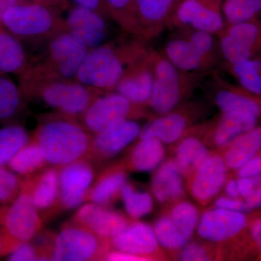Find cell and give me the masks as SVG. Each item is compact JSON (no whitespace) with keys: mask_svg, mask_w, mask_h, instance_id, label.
Instances as JSON below:
<instances>
[{"mask_svg":"<svg viewBox=\"0 0 261 261\" xmlns=\"http://www.w3.org/2000/svg\"><path fill=\"white\" fill-rule=\"evenodd\" d=\"M19 82L24 97L40 99L57 113L78 120L92 101L104 92L75 80L54 76L34 62H29L28 68L19 75Z\"/></svg>","mask_w":261,"mask_h":261,"instance_id":"1","label":"cell"},{"mask_svg":"<svg viewBox=\"0 0 261 261\" xmlns=\"http://www.w3.org/2000/svg\"><path fill=\"white\" fill-rule=\"evenodd\" d=\"M93 137L76 118L57 113L41 120L32 139L47 164L60 168L87 159Z\"/></svg>","mask_w":261,"mask_h":261,"instance_id":"2","label":"cell"},{"mask_svg":"<svg viewBox=\"0 0 261 261\" xmlns=\"http://www.w3.org/2000/svg\"><path fill=\"white\" fill-rule=\"evenodd\" d=\"M144 59L136 44L116 46L103 44L90 49L75 80L104 92H112L130 67Z\"/></svg>","mask_w":261,"mask_h":261,"instance_id":"3","label":"cell"},{"mask_svg":"<svg viewBox=\"0 0 261 261\" xmlns=\"http://www.w3.org/2000/svg\"><path fill=\"white\" fill-rule=\"evenodd\" d=\"M59 11L46 5L20 2L6 12L3 25L18 39L49 41L66 30Z\"/></svg>","mask_w":261,"mask_h":261,"instance_id":"4","label":"cell"},{"mask_svg":"<svg viewBox=\"0 0 261 261\" xmlns=\"http://www.w3.org/2000/svg\"><path fill=\"white\" fill-rule=\"evenodd\" d=\"M43 219L25 187L11 205L0 208V235L3 255L37 236L42 229Z\"/></svg>","mask_w":261,"mask_h":261,"instance_id":"5","label":"cell"},{"mask_svg":"<svg viewBox=\"0 0 261 261\" xmlns=\"http://www.w3.org/2000/svg\"><path fill=\"white\" fill-rule=\"evenodd\" d=\"M111 248L110 240L99 238L87 228L70 221L55 235L50 260H106Z\"/></svg>","mask_w":261,"mask_h":261,"instance_id":"6","label":"cell"},{"mask_svg":"<svg viewBox=\"0 0 261 261\" xmlns=\"http://www.w3.org/2000/svg\"><path fill=\"white\" fill-rule=\"evenodd\" d=\"M89 50L85 44L65 30L49 39L45 53L34 62L49 74L75 80Z\"/></svg>","mask_w":261,"mask_h":261,"instance_id":"7","label":"cell"},{"mask_svg":"<svg viewBox=\"0 0 261 261\" xmlns=\"http://www.w3.org/2000/svg\"><path fill=\"white\" fill-rule=\"evenodd\" d=\"M199 220L200 213L195 205L182 200L159 218L152 228L161 247L179 250L192 240Z\"/></svg>","mask_w":261,"mask_h":261,"instance_id":"8","label":"cell"},{"mask_svg":"<svg viewBox=\"0 0 261 261\" xmlns=\"http://www.w3.org/2000/svg\"><path fill=\"white\" fill-rule=\"evenodd\" d=\"M137 107L117 92H104L92 101L79 121L89 133L97 135L132 119L137 114Z\"/></svg>","mask_w":261,"mask_h":261,"instance_id":"9","label":"cell"},{"mask_svg":"<svg viewBox=\"0 0 261 261\" xmlns=\"http://www.w3.org/2000/svg\"><path fill=\"white\" fill-rule=\"evenodd\" d=\"M154 82L149 105L159 116L173 111L184 93L183 78L167 58L159 55L151 57Z\"/></svg>","mask_w":261,"mask_h":261,"instance_id":"10","label":"cell"},{"mask_svg":"<svg viewBox=\"0 0 261 261\" xmlns=\"http://www.w3.org/2000/svg\"><path fill=\"white\" fill-rule=\"evenodd\" d=\"M59 207L70 210L85 201L94 178V168L88 159H82L58 168Z\"/></svg>","mask_w":261,"mask_h":261,"instance_id":"11","label":"cell"},{"mask_svg":"<svg viewBox=\"0 0 261 261\" xmlns=\"http://www.w3.org/2000/svg\"><path fill=\"white\" fill-rule=\"evenodd\" d=\"M248 224L246 214L215 207L200 218L197 234L210 243H223L238 236Z\"/></svg>","mask_w":261,"mask_h":261,"instance_id":"12","label":"cell"},{"mask_svg":"<svg viewBox=\"0 0 261 261\" xmlns=\"http://www.w3.org/2000/svg\"><path fill=\"white\" fill-rule=\"evenodd\" d=\"M223 0H182L176 7V20L197 31L215 34L224 27Z\"/></svg>","mask_w":261,"mask_h":261,"instance_id":"13","label":"cell"},{"mask_svg":"<svg viewBox=\"0 0 261 261\" xmlns=\"http://www.w3.org/2000/svg\"><path fill=\"white\" fill-rule=\"evenodd\" d=\"M228 170L222 155L211 154L190 178L194 199L202 205L214 200L227 181Z\"/></svg>","mask_w":261,"mask_h":261,"instance_id":"14","label":"cell"},{"mask_svg":"<svg viewBox=\"0 0 261 261\" xmlns=\"http://www.w3.org/2000/svg\"><path fill=\"white\" fill-rule=\"evenodd\" d=\"M71 221L108 240L121 233L132 223L121 213L92 202L81 207Z\"/></svg>","mask_w":261,"mask_h":261,"instance_id":"15","label":"cell"},{"mask_svg":"<svg viewBox=\"0 0 261 261\" xmlns=\"http://www.w3.org/2000/svg\"><path fill=\"white\" fill-rule=\"evenodd\" d=\"M105 17L82 5L70 9L65 19L66 30L89 49L102 45L108 36Z\"/></svg>","mask_w":261,"mask_h":261,"instance_id":"16","label":"cell"},{"mask_svg":"<svg viewBox=\"0 0 261 261\" xmlns=\"http://www.w3.org/2000/svg\"><path fill=\"white\" fill-rule=\"evenodd\" d=\"M141 130L137 122L128 119L111 129L94 135L87 159L106 161L112 159L137 140Z\"/></svg>","mask_w":261,"mask_h":261,"instance_id":"17","label":"cell"},{"mask_svg":"<svg viewBox=\"0 0 261 261\" xmlns=\"http://www.w3.org/2000/svg\"><path fill=\"white\" fill-rule=\"evenodd\" d=\"M153 82L152 59L144 58L127 70L114 90L139 107L149 104Z\"/></svg>","mask_w":261,"mask_h":261,"instance_id":"18","label":"cell"},{"mask_svg":"<svg viewBox=\"0 0 261 261\" xmlns=\"http://www.w3.org/2000/svg\"><path fill=\"white\" fill-rule=\"evenodd\" d=\"M110 243L114 250L148 259L152 258L160 247L153 228L139 221H132L123 231L111 239Z\"/></svg>","mask_w":261,"mask_h":261,"instance_id":"19","label":"cell"},{"mask_svg":"<svg viewBox=\"0 0 261 261\" xmlns=\"http://www.w3.org/2000/svg\"><path fill=\"white\" fill-rule=\"evenodd\" d=\"M23 186L32 197L38 211L42 216L48 211L59 207V176L58 168L42 169L32 177L25 178Z\"/></svg>","mask_w":261,"mask_h":261,"instance_id":"20","label":"cell"},{"mask_svg":"<svg viewBox=\"0 0 261 261\" xmlns=\"http://www.w3.org/2000/svg\"><path fill=\"white\" fill-rule=\"evenodd\" d=\"M151 189L154 198L161 203L178 200L185 196L183 176L174 160L161 163L154 173Z\"/></svg>","mask_w":261,"mask_h":261,"instance_id":"21","label":"cell"},{"mask_svg":"<svg viewBox=\"0 0 261 261\" xmlns=\"http://www.w3.org/2000/svg\"><path fill=\"white\" fill-rule=\"evenodd\" d=\"M189 126V120L183 113L171 112L160 116L141 130L140 140L156 138L163 144L175 143L183 137Z\"/></svg>","mask_w":261,"mask_h":261,"instance_id":"22","label":"cell"},{"mask_svg":"<svg viewBox=\"0 0 261 261\" xmlns=\"http://www.w3.org/2000/svg\"><path fill=\"white\" fill-rule=\"evenodd\" d=\"M126 182L127 175L123 166L110 168L92 183L85 201L99 205H111L121 197L122 188Z\"/></svg>","mask_w":261,"mask_h":261,"instance_id":"23","label":"cell"},{"mask_svg":"<svg viewBox=\"0 0 261 261\" xmlns=\"http://www.w3.org/2000/svg\"><path fill=\"white\" fill-rule=\"evenodd\" d=\"M257 118L250 113H222L213 130L214 145L226 147L240 135L255 128Z\"/></svg>","mask_w":261,"mask_h":261,"instance_id":"24","label":"cell"},{"mask_svg":"<svg viewBox=\"0 0 261 261\" xmlns=\"http://www.w3.org/2000/svg\"><path fill=\"white\" fill-rule=\"evenodd\" d=\"M223 159L228 169L238 171L247 161L260 152L261 129L256 126L253 129L240 135L226 147Z\"/></svg>","mask_w":261,"mask_h":261,"instance_id":"25","label":"cell"},{"mask_svg":"<svg viewBox=\"0 0 261 261\" xmlns=\"http://www.w3.org/2000/svg\"><path fill=\"white\" fill-rule=\"evenodd\" d=\"M164 144L156 138L140 140L130 152L127 168L139 172H150L157 169L164 161Z\"/></svg>","mask_w":261,"mask_h":261,"instance_id":"26","label":"cell"},{"mask_svg":"<svg viewBox=\"0 0 261 261\" xmlns=\"http://www.w3.org/2000/svg\"><path fill=\"white\" fill-rule=\"evenodd\" d=\"M205 144L194 137H187L180 141L174 160L182 176L190 178L210 155Z\"/></svg>","mask_w":261,"mask_h":261,"instance_id":"27","label":"cell"},{"mask_svg":"<svg viewBox=\"0 0 261 261\" xmlns=\"http://www.w3.org/2000/svg\"><path fill=\"white\" fill-rule=\"evenodd\" d=\"M29 62L18 38L0 27V71L20 75Z\"/></svg>","mask_w":261,"mask_h":261,"instance_id":"28","label":"cell"},{"mask_svg":"<svg viewBox=\"0 0 261 261\" xmlns=\"http://www.w3.org/2000/svg\"><path fill=\"white\" fill-rule=\"evenodd\" d=\"M178 0H135L136 12L142 34L166 21Z\"/></svg>","mask_w":261,"mask_h":261,"instance_id":"29","label":"cell"},{"mask_svg":"<svg viewBox=\"0 0 261 261\" xmlns=\"http://www.w3.org/2000/svg\"><path fill=\"white\" fill-rule=\"evenodd\" d=\"M8 164L13 172L29 178L44 169L47 163L39 146L31 138L28 143L12 158Z\"/></svg>","mask_w":261,"mask_h":261,"instance_id":"30","label":"cell"},{"mask_svg":"<svg viewBox=\"0 0 261 261\" xmlns=\"http://www.w3.org/2000/svg\"><path fill=\"white\" fill-rule=\"evenodd\" d=\"M166 55L168 61L181 71L199 69L206 61L191 43L185 39L170 41L166 46Z\"/></svg>","mask_w":261,"mask_h":261,"instance_id":"31","label":"cell"},{"mask_svg":"<svg viewBox=\"0 0 261 261\" xmlns=\"http://www.w3.org/2000/svg\"><path fill=\"white\" fill-rule=\"evenodd\" d=\"M215 101L222 113H250L257 118L260 115V104L257 98L240 91L222 89L216 94Z\"/></svg>","mask_w":261,"mask_h":261,"instance_id":"32","label":"cell"},{"mask_svg":"<svg viewBox=\"0 0 261 261\" xmlns=\"http://www.w3.org/2000/svg\"><path fill=\"white\" fill-rule=\"evenodd\" d=\"M108 14L126 32L142 34L136 12L135 0H103Z\"/></svg>","mask_w":261,"mask_h":261,"instance_id":"33","label":"cell"},{"mask_svg":"<svg viewBox=\"0 0 261 261\" xmlns=\"http://www.w3.org/2000/svg\"><path fill=\"white\" fill-rule=\"evenodd\" d=\"M221 10L229 25L252 21L260 13L261 0H223Z\"/></svg>","mask_w":261,"mask_h":261,"instance_id":"34","label":"cell"},{"mask_svg":"<svg viewBox=\"0 0 261 261\" xmlns=\"http://www.w3.org/2000/svg\"><path fill=\"white\" fill-rule=\"evenodd\" d=\"M121 197L124 204L125 210L133 221L150 214L153 209V198L148 192L135 190L130 184H125L122 188Z\"/></svg>","mask_w":261,"mask_h":261,"instance_id":"35","label":"cell"},{"mask_svg":"<svg viewBox=\"0 0 261 261\" xmlns=\"http://www.w3.org/2000/svg\"><path fill=\"white\" fill-rule=\"evenodd\" d=\"M30 140L23 127L10 126L0 128V165L8 163Z\"/></svg>","mask_w":261,"mask_h":261,"instance_id":"36","label":"cell"},{"mask_svg":"<svg viewBox=\"0 0 261 261\" xmlns=\"http://www.w3.org/2000/svg\"><path fill=\"white\" fill-rule=\"evenodd\" d=\"M221 48L226 61L232 65L241 64L252 59L257 50V48L241 38L228 34L225 31H223L221 36Z\"/></svg>","mask_w":261,"mask_h":261,"instance_id":"37","label":"cell"},{"mask_svg":"<svg viewBox=\"0 0 261 261\" xmlns=\"http://www.w3.org/2000/svg\"><path fill=\"white\" fill-rule=\"evenodd\" d=\"M23 97L20 87L10 79L0 75V120L14 116L21 108Z\"/></svg>","mask_w":261,"mask_h":261,"instance_id":"38","label":"cell"},{"mask_svg":"<svg viewBox=\"0 0 261 261\" xmlns=\"http://www.w3.org/2000/svg\"><path fill=\"white\" fill-rule=\"evenodd\" d=\"M261 63L258 59H250L241 64L233 65V72L239 82L247 92L254 95L261 94Z\"/></svg>","mask_w":261,"mask_h":261,"instance_id":"39","label":"cell"},{"mask_svg":"<svg viewBox=\"0 0 261 261\" xmlns=\"http://www.w3.org/2000/svg\"><path fill=\"white\" fill-rule=\"evenodd\" d=\"M23 181L0 165V202L11 203L21 192Z\"/></svg>","mask_w":261,"mask_h":261,"instance_id":"40","label":"cell"},{"mask_svg":"<svg viewBox=\"0 0 261 261\" xmlns=\"http://www.w3.org/2000/svg\"><path fill=\"white\" fill-rule=\"evenodd\" d=\"M178 253V259L183 261H207L212 260L206 247L197 242H189Z\"/></svg>","mask_w":261,"mask_h":261,"instance_id":"41","label":"cell"},{"mask_svg":"<svg viewBox=\"0 0 261 261\" xmlns=\"http://www.w3.org/2000/svg\"><path fill=\"white\" fill-rule=\"evenodd\" d=\"M188 40L196 50L207 60V56L211 54L214 48V41L212 34L202 31H197L190 36Z\"/></svg>","mask_w":261,"mask_h":261,"instance_id":"42","label":"cell"},{"mask_svg":"<svg viewBox=\"0 0 261 261\" xmlns=\"http://www.w3.org/2000/svg\"><path fill=\"white\" fill-rule=\"evenodd\" d=\"M10 254L8 260H41L40 255L37 249L34 246V244H31V242L23 244Z\"/></svg>","mask_w":261,"mask_h":261,"instance_id":"43","label":"cell"},{"mask_svg":"<svg viewBox=\"0 0 261 261\" xmlns=\"http://www.w3.org/2000/svg\"><path fill=\"white\" fill-rule=\"evenodd\" d=\"M215 207L245 214H249L252 211L247 206L245 200L240 198H231L227 196H221L219 197L215 202Z\"/></svg>","mask_w":261,"mask_h":261,"instance_id":"44","label":"cell"},{"mask_svg":"<svg viewBox=\"0 0 261 261\" xmlns=\"http://www.w3.org/2000/svg\"><path fill=\"white\" fill-rule=\"evenodd\" d=\"M239 178H254L260 176L261 158L260 153L254 156L238 170Z\"/></svg>","mask_w":261,"mask_h":261,"instance_id":"45","label":"cell"},{"mask_svg":"<svg viewBox=\"0 0 261 261\" xmlns=\"http://www.w3.org/2000/svg\"><path fill=\"white\" fill-rule=\"evenodd\" d=\"M260 176L254 178H240L238 180L240 197L245 198L251 194L257 187L261 185Z\"/></svg>","mask_w":261,"mask_h":261,"instance_id":"46","label":"cell"},{"mask_svg":"<svg viewBox=\"0 0 261 261\" xmlns=\"http://www.w3.org/2000/svg\"><path fill=\"white\" fill-rule=\"evenodd\" d=\"M106 260L112 261H147L150 260L147 257L138 256V255H133V254L126 253L117 251V250H111L107 255H106Z\"/></svg>","mask_w":261,"mask_h":261,"instance_id":"47","label":"cell"},{"mask_svg":"<svg viewBox=\"0 0 261 261\" xmlns=\"http://www.w3.org/2000/svg\"><path fill=\"white\" fill-rule=\"evenodd\" d=\"M75 1L78 3V5L97 12L98 13L102 15L103 17L108 15L107 10H106V6H105L103 0H75Z\"/></svg>","mask_w":261,"mask_h":261,"instance_id":"48","label":"cell"},{"mask_svg":"<svg viewBox=\"0 0 261 261\" xmlns=\"http://www.w3.org/2000/svg\"><path fill=\"white\" fill-rule=\"evenodd\" d=\"M23 3H34L56 8L58 10H64L68 5V0H18Z\"/></svg>","mask_w":261,"mask_h":261,"instance_id":"49","label":"cell"},{"mask_svg":"<svg viewBox=\"0 0 261 261\" xmlns=\"http://www.w3.org/2000/svg\"><path fill=\"white\" fill-rule=\"evenodd\" d=\"M245 202L251 210L258 208L261 205V187H257L251 194L245 197Z\"/></svg>","mask_w":261,"mask_h":261,"instance_id":"50","label":"cell"},{"mask_svg":"<svg viewBox=\"0 0 261 261\" xmlns=\"http://www.w3.org/2000/svg\"><path fill=\"white\" fill-rule=\"evenodd\" d=\"M250 232L252 240L260 250L261 246V221L260 218L259 219L257 218L256 219L253 220V221L250 224Z\"/></svg>","mask_w":261,"mask_h":261,"instance_id":"51","label":"cell"},{"mask_svg":"<svg viewBox=\"0 0 261 261\" xmlns=\"http://www.w3.org/2000/svg\"><path fill=\"white\" fill-rule=\"evenodd\" d=\"M225 192L227 197L231 198H240V195L239 192L238 180L230 179L225 184Z\"/></svg>","mask_w":261,"mask_h":261,"instance_id":"52","label":"cell"},{"mask_svg":"<svg viewBox=\"0 0 261 261\" xmlns=\"http://www.w3.org/2000/svg\"><path fill=\"white\" fill-rule=\"evenodd\" d=\"M20 3L18 0H0V27H4L3 25V18L6 12L10 9L11 7L18 4Z\"/></svg>","mask_w":261,"mask_h":261,"instance_id":"53","label":"cell"},{"mask_svg":"<svg viewBox=\"0 0 261 261\" xmlns=\"http://www.w3.org/2000/svg\"><path fill=\"white\" fill-rule=\"evenodd\" d=\"M3 255V240H2V237L0 235V255Z\"/></svg>","mask_w":261,"mask_h":261,"instance_id":"54","label":"cell"}]
</instances>
